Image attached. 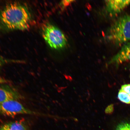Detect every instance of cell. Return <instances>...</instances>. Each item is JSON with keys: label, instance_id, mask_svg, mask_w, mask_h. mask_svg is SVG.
<instances>
[{"label": "cell", "instance_id": "cell-11", "mask_svg": "<svg viewBox=\"0 0 130 130\" xmlns=\"http://www.w3.org/2000/svg\"><path fill=\"white\" fill-rule=\"evenodd\" d=\"M113 105H110L107 107L105 110V112L107 114H110L113 111Z\"/></svg>", "mask_w": 130, "mask_h": 130}, {"label": "cell", "instance_id": "cell-3", "mask_svg": "<svg viewBox=\"0 0 130 130\" xmlns=\"http://www.w3.org/2000/svg\"><path fill=\"white\" fill-rule=\"evenodd\" d=\"M42 35L46 43L52 48L59 50L64 48L67 40L63 32L57 27L49 22H45L41 27Z\"/></svg>", "mask_w": 130, "mask_h": 130}, {"label": "cell", "instance_id": "cell-2", "mask_svg": "<svg viewBox=\"0 0 130 130\" xmlns=\"http://www.w3.org/2000/svg\"><path fill=\"white\" fill-rule=\"evenodd\" d=\"M106 37L108 41L117 46L130 41V14L118 17L109 29Z\"/></svg>", "mask_w": 130, "mask_h": 130}, {"label": "cell", "instance_id": "cell-9", "mask_svg": "<svg viewBox=\"0 0 130 130\" xmlns=\"http://www.w3.org/2000/svg\"><path fill=\"white\" fill-rule=\"evenodd\" d=\"M118 98L123 103L130 104V84H124L122 86L118 92Z\"/></svg>", "mask_w": 130, "mask_h": 130}, {"label": "cell", "instance_id": "cell-12", "mask_svg": "<svg viewBox=\"0 0 130 130\" xmlns=\"http://www.w3.org/2000/svg\"><path fill=\"white\" fill-rule=\"evenodd\" d=\"M74 1H62L61 2V4L63 6H67L71 3H72Z\"/></svg>", "mask_w": 130, "mask_h": 130}, {"label": "cell", "instance_id": "cell-7", "mask_svg": "<svg viewBox=\"0 0 130 130\" xmlns=\"http://www.w3.org/2000/svg\"><path fill=\"white\" fill-rule=\"evenodd\" d=\"M130 61V41L123 44L110 61V64H120Z\"/></svg>", "mask_w": 130, "mask_h": 130}, {"label": "cell", "instance_id": "cell-10", "mask_svg": "<svg viewBox=\"0 0 130 130\" xmlns=\"http://www.w3.org/2000/svg\"><path fill=\"white\" fill-rule=\"evenodd\" d=\"M116 130H130V123L124 122L117 126Z\"/></svg>", "mask_w": 130, "mask_h": 130}, {"label": "cell", "instance_id": "cell-8", "mask_svg": "<svg viewBox=\"0 0 130 130\" xmlns=\"http://www.w3.org/2000/svg\"><path fill=\"white\" fill-rule=\"evenodd\" d=\"M0 130H28L24 123L20 121L9 122L0 126Z\"/></svg>", "mask_w": 130, "mask_h": 130}, {"label": "cell", "instance_id": "cell-13", "mask_svg": "<svg viewBox=\"0 0 130 130\" xmlns=\"http://www.w3.org/2000/svg\"><path fill=\"white\" fill-rule=\"evenodd\" d=\"M4 63V61L3 60V58L0 56V67L2 66Z\"/></svg>", "mask_w": 130, "mask_h": 130}, {"label": "cell", "instance_id": "cell-1", "mask_svg": "<svg viewBox=\"0 0 130 130\" xmlns=\"http://www.w3.org/2000/svg\"><path fill=\"white\" fill-rule=\"evenodd\" d=\"M32 21L30 11L23 4L11 3L0 11V28L4 30H26Z\"/></svg>", "mask_w": 130, "mask_h": 130}, {"label": "cell", "instance_id": "cell-5", "mask_svg": "<svg viewBox=\"0 0 130 130\" xmlns=\"http://www.w3.org/2000/svg\"><path fill=\"white\" fill-rule=\"evenodd\" d=\"M23 96L17 89L7 85H0V102L10 100L18 101Z\"/></svg>", "mask_w": 130, "mask_h": 130}, {"label": "cell", "instance_id": "cell-4", "mask_svg": "<svg viewBox=\"0 0 130 130\" xmlns=\"http://www.w3.org/2000/svg\"><path fill=\"white\" fill-rule=\"evenodd\" d=\"M41 115V114L26 108L16 100L0 102V115L13 116L19 115Z\"/></svg>", "mask_w": 130, "mask_h": 130}, {"label": "cell", "instance_id": "cell-6", "mask_svg": "<svg viewBox=\"0 0 130 130\" xmlns=\"http://www.w3.org/2000/svg\"><path fill=\"white\" fill-rule=\"evenodd\" d=\"M105 3L107 12L110 15L116 16L130 6V0H110L106 1Z\"/></svg>", "mask_w": 130, "mask_h": 130}]
</instances>
